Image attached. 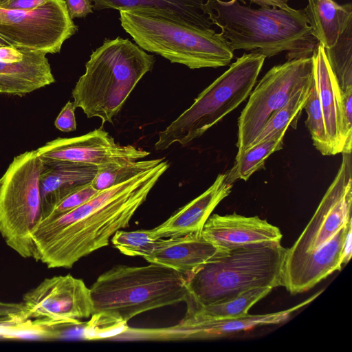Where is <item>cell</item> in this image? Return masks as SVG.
<instances>
[{
    "instance_id": "6da1fadb",
    "label": "cell",
    "mask_w": 352,
    "mask_h": 352,
    "mask_svg": "<svg viewBox=\"0 0 352 352\" xmlns=\"http://www.w3.org/2000/svg\"><path fill=\"white\" fill-rule=\"evenodd\" d=\"M169 166L164 159L133 178L99 191L65 214L41 220L31 234L34 259L48 268H71L82 257L108 245L116 231L129 226Z\"/></svg>"
},
{
    "instance_id": "7a4b0ae2",
    "label": "cell",
    "mask_w": 352,
    "mask_h": 352,
    "mask_svg": "<svg viewBox=\"0 0 352 352\" xmlns=\"http://www.w3.org/2000/svg\"><path fill=\"white\" fill-rule=\"evenodd\" d=\"M202 9L212 23L221 28L232 51L257 52L265 58L286 52L289 60L311 57L320 44L302 10L254 9L238 0H206Z\"/></svg>"
},
{
    "instance_id": "3957f363",
    "label": "cell",
    "mask_w": 352,
    "mask_h": 352,
    "mask_svg": "<svg viewBox=\"0 0 352 352\" xmlns=\"http://www.w3.org/2000/svg\"><path fill=\"white\" fill-rule=\"evenodd\" d=\"M121 26L144 51L191 69L230 64L233 52L215 30L189 23L168 12L152 8L120 10Z\"/></svg>"
},
{
    "instance_id": "277c9868",
    "label": "cell",
    "mask_w": 352,
    "mask_h": 352,
    "mask_svg": "<svg viewBox=\"0 0 352 352\" xmlns=\"http://www.w3.org/2000/svg\"><path fill=\"white\" fill-rule=\"evenodd\" d=\"M154 63L153 55L128 38L105 39L92 52L85 73L72 90L76 107L80 108L88 118H100L102 124L112 123Z\"/></svg>"
},
{
    "instance_id": "5b68a950",
    "label": "cell",
    "mask_w": 352,
    "mask_h": 352,
    "mask_svg": "<svg viewBox=\"0 0 352 352\" xmlns=\"http://www.w3.org/2000/svg\"><path fill=\"white\" fill-rule=\"evenodd\" d=\"M287 251L280 242H265L223 252L186 275L188 297L210 305L253 288L283 286Z\"/></svg>"
},
{
    "instance_id": "8992f818",
    "label": "cell",
    "mask_w": 352,
    "mask_h": 352,
    "mask_svg": "<svg viewBox=\"0 0 352 352\" xmlns=\"http://www.w3.org/2000/svg\"><path fill=\"white\" fill-rule=\"evenodd\" d=\"M150 263L116 265L100 275L90 288L93 314L105 313L127 322L144 312L186 302V275Z\"/></svg>"
},
{
    "instance_id": "52a82bcc",
    "label": "cell",
    "mask_w": 352,
    "mask_h": 352,
    "mask_svg": "<svg viewBox=\"0 0 352 352\" xmlns=\"http://www.w3.org/2000/svg\"><path fill=\"white\" fill-rule=\"evenodd\" d=\"M265 59L257 52L244 53L238 58L198 95L189 108L158 132L155 150L164 151L176 143L188 145L235 109L249 96Z\"/></svg>"
},
{
    "instance_id": "ba28073f",
    "label": "cell",
    "mask_w": 352,
    "mask_h": 352,
    "mask_svg": "<svg viewBox=\"0 0 352 352\" xmlns=\"http://www.w3.org/2000/svg\"><path fill=\"white\" fill-rule=\"evenodd\" d=\"M44 168L37 150L26 151L14 157L0 178V234L25 258L34 256L31 234L41 218Z\"/></svg>"
},
{
    "instance_id": "9c48e42d",
    "label": "cell",
    "mask_w": 352,
    "mask_h": 352,
    "mask_svg": "<svg viewBox=\"0 0 352 352\" xmlns=\"http://www.w3.org/2000/svg\"><path fill=\"white\" fill-rule=\"evenodd\" d=\"M313 79L311 57L289 60L272 67L252 89L239 118L236 155L250 146L270 117Z\"/></svg>"
},
{
    "instance_id": "30bf717a",
    "label": "cell",
    "mask_w": 352,
    "mask_h": 352,
    "mask_svg": "<svg viewBox=\"0 0 352 352\" xmlns=\"http://www.w3.org/2000/svg\"><path fill=\"white\" fill-rule=\"evenodd\" d=\"M78 29L65 0H47L28 10L0 7V36L14 47L58 53L63 43Z\"/></svg>"
},
{
    "instance_id": "8fae6325",
    "label": "cell",
    "mask_w": 352,
    "mask_h": 352,
    "mask_svg": "<svg viewBox=\"0 0 352 352\" xmlns=\"http://www.w3.org/2000/svg\"><path fill=\"white\" fill-rule=\"evenodd\" d=\"M320 293L286 310L264 314H246L236 318H204L185 314L176 324L157 328L129 327L113 338L120 341H183L211 340L260 326L278 324L292 314L311 302Z\"/></svg>"
},
{
    "instance_id": "7c38bea8",
    "label": "cell",
    "mask_w": 352,
    "mask_h": 352,
    "mask_svg": "<svg viewBox=\"0 0 352 352\" xmlns=\"http://www.w3.org/2000/svg\"><path fill=\"white\" fill-rule=\"evenodd\" d=\"M342 154L336 176L298 239L287 248L285 263L319 248L351 219L352 156Z\"/></svg>"
},
{
    "instance_id": "4fadbf2b",
    "label": "cell",
    "mask_w": 352,
    "mask_h": 352,
    "mask_svg": "<svg viewBox=\"0 0 352 352\" xmlns=\"http://www.w3.org/2000/svg\"><path fill=\"white\" fill-rule=\"evenodd\" d=\"M22 302L29 319L60 324H80L94 311L90 288L71 274L45 278L23 295Z\"/></svg>"
},
{
    "instance_id": "5bb4252c",
    "label": "cell",
    "mask_w": 352,
    "mask_h": 352,
    "mask_svg": "<svg viewBox=\"0 0 352 352\" xmlns=\"http://www.w3.org/2000/svg\"><path fill=\"white\" fill-rule=\"evenodd\" d=\"M45 166L59 162L96 167L110 163L139 160L150 153L132 145H122L102 129L74 138H58L36 149Z\"/></svg>"
},
{
    "instance_id": "9a60e30c",
    "label": "cell",
    "mask_w": 352,
    "mask_h": 352,
    "mask_svg": "<svg viewBox=\"0 0 352 352\" xmlns=\"http://www.w3.org/2000/svg\"><path fill=\"white\" fill-rule=\"evenodd\" d=\"M316 87L331 155L351 153L343 111L344 93L331 71L324 47L319 44L311 56Z\"/></svg>"
},
{
    "instance_id": "2e32d148",
    "label": "cell",
    "mask_w": 352,
    "mask_h": 352,
    "mask_svg": "<svg viewBox=\"0 0 352 352\" xmlns=\"http://www.w3.org/2000/svg\"><path fill=\"white\" fill-rule=\"evenodd\" d=\"M351 220L319 248L284 263L283 286L290 294L309 290L333 272L342 270L343 243Z\"/></svg>"
},
{
    "instance_id": "e0dca14e",
    "label": "cell",
    "mask_w": 352,
    "mask_h": 352,
    "mask_svg": "<svg viewBox=\"0 0 352 352\" xmlns=\"http://www.w3.org/2000/svg\"><path fill=\"white\" fill-rule=\"evenodd\" d=\"M201 234L220 250H230L257 243L280 242V229L258 216L245 217L237 214L209 217Z\"/></svg>"
},
{
    "instance_id": "ac0fdd59",
    "label": "cell",
    "mask_w": 352,
    "mask_h": 352,
    "mask_svg": "<svg viewBox=\"0 0 352 352\" xmlns=\"http://www.w3.org/2000/svg\"><path fill=\"white\" fill-rule=\"evenodd\" d=\"M226 173L219 174L202 194L180 208L160 226L152 229L156 239L201 232L217 206L231 192L232 185L226 181Z\"/></svg>"
},
{
    "instance_id": "d6986e66",
    "label": "cell",
    "mask_w": 352,
    "mask_h": 352,
    "mask_svg": "<svg viewBox=\"0 0 352 352\" xmlns=\"http://www.w3.org/2000/svg\"><path fill=\"white\" fill-rule=\"evenodd\" d=\"M223 252L226 251L207 241L201 232H197L157 239L144 258L186 275Z\"/></svg>"
},
{
    "instance_id": "ffe728a7",
    "label": "cell",
    "mask_w": 352,
    "mask_h": 352,
    "mask_svg": "<svg viewBox=\"0 0 352 352\" xmlns=\"http://www.w3.org/2000/svg\"><path fill=\"white\" fill-rule=\"evenodd\" d=\"M46 54L21 48L16 57L0 60V93L22 96L54 83Z\"/></svg>"
},
{
    "instance_id": "44dd1931",
    "label": "cell",
    "mask_w": 352,
    "mask_h": 352,
    "mask_svg": "<svg viewBox=\"0 0 352 352\" xmlns=\"http://www.w3.org/2000/svg\"><path fill=\"white\" fill-rule=\"evenodd\" d=\"M97 170L93 165L59 162L45 166L41 175V219L64 197L91 184Z\"/></svg>"
},
{
    "instance_id": "7402d4cb",
    "label": "cell",
    "mask_w": 352,
    "mask_h": 352,
    "mask_svg": "<svg viewBox=\"0 0 352 352\" xmlns=\"http://www.w3.org/2000/svg\"><path fill=\"white\" fill-rule=\"evenodd\" d=\"M303 10L312 35L324 48L332 47L352 23L351 3L340 5L333 0H307Z\"/></svg>"
},
{
    "instance_id": "603a6c76",
    "label": "cell",
    "mask_w": 352,
    "mask_h": 352,
    "mask_svg": "<svg viewBox=\"0 0 352 352\" xmlns=\"http://www.w3.org/2000/svg\"><path fill=\"white\" fill-rule=\"evenodd\" d=\"M204 0H91L95 10L113 9L152 8L174 14L185 21L202 28H210L212 23L204 13Z\"/></svg>"
},
{
    "instance_id": "cb8c5ba5",
    "label": "cell",
    "mask_w": 352,
    "mask_h": 352,
    "mask_svg": "<svg viewBox=\"0 0 352 352\" xmlns=\"http://www.w3.org/2000/svg\"><path fill=\"white\" fill-rule=\"evenodd\" d=\"M272 290V287L253 288L229 300L210 305L199 304L188 297L185 302L187 305L186 314L204 318L243 316L248 314L249 309Z\"/></svg>"
},
{
    "instance_id": "d4e9b609",
    "label": "cell",
    "mask_w": 352,
    "mask_h": 352,
    "mask_svg": "<svg viewBox=\"0 0 352 352\" xmlns=\"http://www.w3.org/2000/svg\"><path fill=\"white\" fill-rule=\"evenodd\" d=\"M286 131H281L270 139L250 146L236 155L233 166L226 173V181L231 184L239 179L247 181L253 173L264 168L266 160L283 148Z\"/></svg>"
},
{
    "instance_id": "484cf974",
    "label": "cell",
    "mask_w": 352,
    "mask_h": 352,
    "mask_svg": "<svg viewBox=\"0 0 352 352\" xmlns=\"http://www.w3.org/2000/svg\"><path fill=\"white\" fill-rule=\"evenodd\" d=\"M312 82L294 94L270 117L249 147L270 139L277 133L287 130L289 126L296 128L298 118L309 96Z\"/></svg>"
},
{
    "instance_id": "4316f807",
    "label": "cell",
    "mask_w": 352,
    "mask_h": 352,
    "mask_svg": "<svg viewBox=\"0 0 352 352\" xmlns=\"http://www.w3.org/2000/svg\"><path fill=\"white\" fill-rule=\"evenodd\" d=\"M164 159L124 161L98 166L91 184L98 191L109 188L157 166Z\"/></svg>"
},
{
    "instance_id": "83f0119b",
    "label": "cell",
    "mask_w": 352,
    "mask_h": 352,
    "mask_svg": "<svg viewBox=\"0 0 352 352\" xmlns=\"http://www.w3.org/2000/svg\"><path fill=\"white\" fill-rule=\"evenodd\" d=\"M324 49L342 92L352 89V23L344 30L332 47Z\"/></svg>"
},
{
    "instance_id": "f1b7e54d",
    "label": "cell",
    "mask_w": 352,
    "mask_h": 352,
    "mask_svg": "<svg viewBox=\"0 0 352 352\" xmlns=\"http://www.w3.org/2000/svg\"><path fill=\"white\" fill-rule=\"evenodd\" d=\"M304 109L307 115L305 124L311 134L314 146L322 155H331L320 103L314 80Z\"/></svg>"
},
{
    "instance_id": "f546056e",
    "label": "cell",
    "mask_w": 352,
    "mask_h": 352,
    "mask_svg": "<svg viewBox=\"0 0 352 352\" xmlns=\"http://www.w3.org/2000/svg\"><path fill=\"white\" fill-rule=\"evenodd\" d=\"M155 239L153 230H118L111 239L113 245L122 254L131 256H147L153 248Z\"/></svg>"
},
{
    "instance_id": "4dcf8cb0",
    "label": "cell",
    "mask_w": 352,
    "mask_h": 352,
    "mask_svg": "<svg viewBox=\"0 0 352 352\" xmlns=\"http://www.w3.org/2000/svg\"><path fill=\"white\" fill-rule=\"evenodd\" d=\"M91 316V320L82 328V338L87 340H110L129 327L126 322L105 313H94Z\"/></svg>"
},
{
    "instance_id": "1f68e13d",
    "label": "cell",
    "mask_w": 352,
    "mask_h": 352,
    "mask_svg": "<svg viewBox=\"0 0 352 352\" xmlns=\"http://www.w3.org/2000/svg\"><path fill=\"white\" fill-rule=\"evenodd\" d=\"M98 192L91 184L80 188L61 199L41 220L65 214L82 205Z\"/></svg>"
},
{
    "instance_id": "d6a6232c",
    "label": "cell",
    "mask_w": 352,
    "mask_h": 352,
    "mask_svg": "<svg viewBox=\"0 0 352 352\" xmlns=\"http://www.w3.org/2000/svg\"><path fill=\"white\" fill-rule=\"evenodd\" d=\"M29 320L23 303L0 301V327H14Z\"/></svg>"
},
{
    "instance_id": "836d02e7",
    "label": "cell",
    "mask_w": 352,
    "mask_h": 352,
    "mask_svg": "<svg viewBox=\"0 0 352 352\" xmlns=\"http://www.w3.org/2000/svg\"><path fill=\"white\" fill-rule=\"evenodd\" d=\"M76 108L74 102L68 101L65 104L54 122L57 129L63 132H70L76 129Z\"/></svg>"
},
{
    "instance_id": "e575fe53",
    "label": "cell",
    "mask_w": 352,
    "mask_h": 352,
    "mask_svg": "<svg viewBox=\"0 0 352 352\" xmlns=\"http://www.w3.org/2000/svg\"><path fill=\"white\" fill-rule=\"evenodd\" d=\"M72 19L83 18L92 13L91 0H65Z\"/></svg>"
},
{
    "instance_id": "d590c367",
    "label": "cell",
    "mask_w": 352,
    "mask_h": 352,
    "mask_svg": "<svg viewBox=\"0 0 352 352\" xmlns=\"http://www.w3.org/2000/svg\"><path fill=\"white\" fill-rule=\"evenodd\" d=\"M343 111L346 137L352 142V89L344 93Z\"/></svg>"
},
{
    "instance_id": "8d00e7d4",
    "label": "cell",
    "mask_w": 352,
    "mask_h": 352,
    "mask_svg": "<svg viewBox=\"0 0 352 352\" xmlns=\"http://www.w3.org/2000/svg\"><path fill=\"white\" fill-rule=\"evenodd\" d=\"M47 0H9L0 7L10 10H32L42 5Z\"/></svg>"
},
{
    "instance_id": "74e56055",
    "label": "cell",
    "mask_w": 352,
    "mask_h": 352,
    "mask_svg": "<svg viewBox=\"0 0 352 352\" xmlns=\"http://www.w3.org/2000/svg\"><path fill=\"white\" fill-rule=\"evenodd\" d=\"M352 251V220L349 222L345 234L342 256V264L346 265L351 257Z\"/></svg>"
},
{
    "instance_id": "f35d334b",
    "label": "cell",
    "mask_w": 352,
    "mask_h": 352,
    "mask_svg": "<svg viewBox=\"0 0 352 352\" xmlns=\"http://www.w3.org/2000/svg\"><path fill=\"white\" fill-rule=\"evenodd\" d=\"M261 7H274L284 10H291L292 8L288 6L289 0H249Z\"/></svg>"
},
{
    "instance_id": "ab89813d",
    "label": "cell",
    "mask_w": 352,
    "mask_h": 352,
    "mask_svg": "<svg viewBox=\"0 0 352 352\" xmlns=\"http://www.w3.org/2000/svg\"><path fill=\"white\" fill-rule=\"evenodd\" d=\"M10 45L8 42H6L3 38L0 36V47Z\"/></svg>"
},
{
    "instance_id": "60d3db41",
    "label": "cell",
    "mask_w": 352,
    "mask_h": 352,
    "mask_svg": "<svg viewBox=\"0 0 352 352\" xmlns=\"http://www.w3.org/2000/svg\"><path fill=\"white\" fill-rule=\"evenodd\" d=\"M9 0H0V6L6 3Z\"/></svg>"
}]
</instances>
